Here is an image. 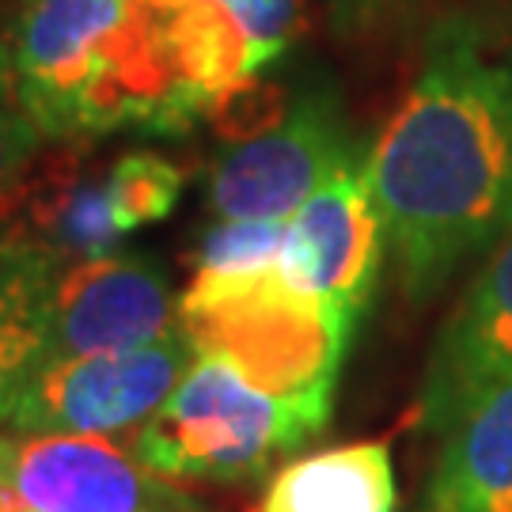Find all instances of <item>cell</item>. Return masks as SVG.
I'll list each match as a JSON object with an SVG mask.
<instances>
[{
    "instance_id": "17",
    "label": "cell",
    "mask_w": 512,
    "mask_h": 512,
    "mask_svg": "<svg viewBox=\"0 0 512 512\" xmlns=\"http://www.w3.org/2000/svg\"><path fill=\"white\" fill-rule=\"evenodd\" d=\"M285 110H289L285 88L270 84V80H262L255 73L247 76V80H239V84H232V88H224L209 103L205 118H209V126L217 129L220 141L239 145V141H251V137L266 133L270 126H277L285 118Z\"/></svg>"
},
{
    "instance_id": "13",
    "label": "cell",
    "mask_w": 512,
    "mask_h": 512,
    "mask_svg": "<svg viewBox=\"0 0 512 512\" xmlns=\"http://www.w3.org/2000/svg\"><path fill=\"white\" fill-rule=\"evenodd\" d=\"M57 274L61 262L42 243L0 220V403L38 365Z\"/></svg>"
},
{
    "instance_id": "20",
    "label": "cell",
    "mask_w": 512,
    "mask_h": 512,
    "mask_svg": "<svg viewBox=\"0 0 512 512\" xmlns=\"http://www.w3.org/2000/svg\"><path fill=\"white\" fill-rule=\"evenodd\" d=\"M145 4H152V8H175L179 0H145Z\"/></svg>"
},
{
    "instance_id": "1",
    "label": "cell",
    "mask_w": 512,
    "mask_h": 512,
    "mask_svg": "<svg viewBox=\"0 0 512 512\" xmlns=\"http://www.w3.org/2000/svg\"><path fill=\"white\" fill-rule=\"evenodd\" d=\"M387 251L414 304L512 236V38L444 19L365 160Z\"/></svg>"
},
{
    "instance_id": "7",
    "label": "cell",
    "mask_w": 512,
    "mask_h": 512,
    "mask_svg": "<svg viewBox=\"0 0 512 512\" xmlns=\"http://www.w3.org/2000/svg\"><path fill=\"white\" fill-rule=\"evenodd\" d=\"M126 12L129 0H23L8 46L23 107L46 141H88V103Z\"/></svg>"
},
{
    "instance_id": "8",
    "label": "cell",
    "mask_w": 512,
    "mask_h": 512,
    "mask_svg": "<svg viewBox=\"0 0 512 512\" xmlns=\"http://www.w3.org/2000/svg\"><path fill=\"white\" fill-rule=\"evenodd\" d=\"M384 251V220L365 167H346L285 220L277 277L293 293L357 323L372 304Z\"/></svg>"
},
{
    "instance_id": "22",
    "label": "cell",
    "mask_w": 512,
    "mask_h": 512,
    "mask_svg": "<svg viewBox=\"0 0 512 512\" xmlns=\"http://www.w3.org/2000/svg\"><path fill=\"white\" fill-rule=\"evenodd\" d=\"M0 433H4V429H0Z\"/></svg>"
},
{
    "instance_id": "4",
    "label": "cell",
    "mask_w": 512,
    "mask_h": 512,
    "mask_svg": "<svg viewBox=\"0 0 512 512\" xmlns=\"http://www.w3.org/2000/svg\"><path fill=\"white\" fill-rule=\"evenodd\" d=\"M198 346L183 327L145 346L38 365L0 403L4 433H129L179 387Z\"/></svg>"
},
{
    "instance_id": "10",
    "label": "cell",
    "mask_w": 512,
    "mask_h": 512,
    "mask_svg": "<svg viewBox=\"0 0 512 512\" xmlns=\"http://www.w3.org/2000/svg\"><path fill=\"white\" fill-rule=\"evenodd\" d=\"M512 376V236L501 239L444 319L410 421L440 437L486 387Z\"/></svg>"
},
{
    "instance_id": "21",
    "label": "cell",
    "mask_w": 512,
    "mask_h": 512,
    "mask_svg": "<svg viewBox=\"0 0 512 512\" xmlns=\"http://www.w3.org/2000/svg\"><path fill=\"white\" fill-rule=\"evenodd\" d=\"M0 512H27V509H0Z\"/></svg>"
},
{
    "instance_id": "16",
    "label": "cell",
    "mask_w": 512,
    "mask_h": 512,
    "mask_svg": "<svg viewBox=\"0 0 512 512\" xmlns=\"http://www.w3.org/2000/svg\"><path fill=\"white\" fill-rule=\"evenodd\" d=\"M42 141L46 137L35 126L31 110L23 107V95H19L12 46L0 38V213H4L8 198L16 194L27 167L35 164Z\"/></svg>"
},
{
    "instance_id": "18",
    "label": "cell",
    "mask_w": 512,
    "mask_h": 512,
    "mask_svg": "<svg viewBox=\"0 0 512 512\" xmlns=\"http://www.w3.org/2000/svg\"><path fill=\"white\" fill-rule=\"evenodd\" d=\"M255 46L258 65H270L289 50L300 27V0H220Z\"/></svg>"
},
{
    "instance_id": "15",
    "label": "cell",
    "mask_w": 512,
    "mask_h": 512,
    "mask_svg": "<svg viewBox=\"0 0 512 512\" xmlns=\"http://www.w3.org/2000/svg\"><path fill=\"white\" fill-rule=\"evenodd\" d=\"M110 190L118 205V224L129 236L175 209L183 194V171L156 152H126L110 164Z\"/></svg>"
},
{
    "instance_id": "9",
    "label": "cell",
    "mask_w": 512,
    "mask_h": 512,
    "mask_svg": "<svg viewBox=\"0 0 512 512\" xmlns=\"http://www.w3.org/2000/svg\"><path fill=\"white\" fill-rule=\"evenodd\" d=\"M179 327L183 308L167 289V277L148 258L103 255L65 262L50 296V323L38 365L145 346Z\"/></svg>"
},
{
    "instance_id": "19",
    "label": "cell",
    "mask_w": 512,
    "mask_h": 512,
    "mask_svg": "<svg viewBox=\"0 0 512 512\" xmlns=\"http://www.w3.org/2000/svg\"><path fill=\"white\" fill-rule=\"evenodd\" d=\"M376 4L380 0H334V16H338L342 27H349V23H361L365 16H372Z\"/></svg>"
},
{
    "instance_id": "5",
    "label": "cell",
    "mask_w": 512,
    "mask_h": 512,
    "mask_svg": "<svg viewBox=\"0 0 512 512\" xmlns=\"http://www.w3.org/2000/svg\"><path fill=\"white\" fill-rule=\"evenodd\" d=\"M0 509L194 512L129 444L103 433H0Z\"/></svg>"
},
{
    "instance_id": "11",
    "label": "cell",
    "mask_w": 512,
    "mask_h": 512,
    "mask_svg": "<svg viewBox=\"0 0 512 512\" xmlns=\"http://www.w3.org/2000/svg\"><path fill=\"white\" fill-rule=\"evenodd\" d=\"M418 512H512V376L440 433Z\"/></svg>"
},
{
    "instance_id": "14",
    "label": "cell",
    "mask_w": 512,
    "mask_h": 512,
    "mask_svg": "<svg viewBox=\"0 0 512 512\" xmlns=\"http://www.w3.org/2000/svg\"><path fill=\"white\" fill-rule=\"evenodd\" d=\"M285 220H220L198 243V262L179 308L202 311L277 274Z\"/></svg>"
},
{
    "instance_id": "3",
    "label": "cell",
    "mask_w": 512,
    "mask_h": 512,
    "mask_svg": "<svg viewBox=\"0 0 512 512\" xmlns=\"http://www.w3.org/2000/svg\"><path fill=\"white\" fill-rule=\"evenodd\" d=\"M353 327L349 315L293 293L277 274L183 315L198 353H213L262 391L327 418Z\"/></svg>"
},
{
    "instance_id": "6",
    "label": "cell",
    "mask_w": 512,
    "mask_h": 512,
    "mask_svg": "<svg viewBox=\"0 0 512 512\" xmlns=\"http://www.w3.org/2000/svg\"><path fill=\"white\" fill-rule=\"evenodd\" d=\"M346 167L357 164L338 99L315 88L296 95L277 126L228 145L209 175V209L220 220H289Z\"/></svg>"
},
{
    "instance_id": "12",
    "label": "cell",
    "mask_w": 512,
    "mask_h": 512,
    "mask_svg": "<svg viewBox=\"0 0 512 512\" xmlns=\"http://www.w3.org/2000/svg\"><path fill=\"white\" fill-rule=\"evenodd\" d=\"M258 512H399L391 452L361 440L293 459L270 478Z\"/></svg>"
},
{
    "instance_id": "2",
    "label": "cell",
    "mask_w": 512,
    "mask_h": 512,
    "mask_svg": "<svg viewBox=\"0 0 512 512\" xmlns=\"http://www.w3.org/2000/svg\"><path fill=\"white\" fill-rule=\"evenodd\" d=\"M327 425V414L277 399L228 361L198 353L167 403L129 429V448L164 478L247 486Z\"/></svg>"
}]
</instances>
